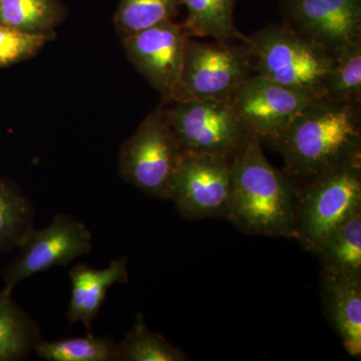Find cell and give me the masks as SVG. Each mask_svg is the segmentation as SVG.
<instances>
[{"mask_svg":"<svg viewBox=\"0 0 361 361\" xmlns=\"http://www.w3.org/2000/svg\"><path fill=\"white\" fill-rule=\"evenodd\" d=\"M253 75L245 42L215 39L201 42L190 37L179 82L169 102L202 99L231 101Z\"/></svg>","mask_w":361,"mask_h":361,"instance_id":"5","label":"cell"},{"mask_svg":"<svg viewBox=\"0 0 361 361\" xmlns=\"http://www.w3.org/2000/svg\"><path fill=\"white\" fill-rule=\"evenodd\" d=\"M118 361H186L189 355L147 326L142 312L122 341L116 343Z\"/></svg>","mask_w":361,"mask_h":361,"instance_id":"20","label":"cell"},{"mask_svg":"<svg viewBox=\"0 0 361 361\" xmlns=\"http://www.w3.org/2000/svg\"><path fill=\"white\" fill-rule=\"evenodd\" d=\"M268 146L295 185L361 161V104L318 97Z\"/></svg>","mask_w":361,"mask_h":361,"instance_id":"1","label":"cell"},{"mask_svg":"<svg viewBox=\"0 0 361 361\" xmlns=\"http://www.w3.org/2000/svg\"><path fill=\"white\" fill-rule=\"evenodd\" d=\"M254 75L323 94L334 56L283 23H270L245 40Z\"/></svg>","mask_w":361,"mask_h":361,"instance_id":"3","label":"cell"},{"mask_svg":"<svg viewBox=\"0 0 361 361\" xmlns=\"http://www.w3.org/2000/svg\"><path fill=\"white\" fill-rule=\"evenodd\" d=\"M230 192L229 159L183 153L171 185L170 200L184 219L225 218Z\"/></svg>","mask_w":361,"mask_h":361,"instance_id":"9","label":"cell"},{"mask_svg":"<svg viewBox=\"0 0 361 361\" xmlns=\"http://www.w3.org/2000/svg\"><path fill=\"white\" fill-rule=\"evenodd\" d=\"M230 172L224 219L245 234L295 239V183L267 160L257 137L233 156Z\"/></svg>","mask_w":361,"mask_h":361,"instance_id":"2","label":"cell"},{"mask_svg":"<svg viewBox=\"0 0 361 361\" xmlns=\"http://www.w3.org/2000/svg\"><path fill=\"white\" fill-rule=\"evenodd\" d=\"M128 260V257L116 259L104 269H96L85 263L71 269V294L66 312L71 325L82 322L92 332V322L99 315L109 289L116 283L129 282Z\"/></svg>","mask_w":361,"mask_h":361,"instance_id":"14","label":"cell"},{"mask_svg":"<svg viewBox=\"0 0 361 361\" xmlns=\"http://www.w3.org/2000/svg\"><path fill=\"white\" fill-rule=\"evenodd\" d=\"M182 6L183 0H120L114 18L116 32L122 37L174 20Z\"/></svg>","mask_w":361,"mask_h":361,"instance_id":"23","label":"cell"},{"mask_svg":"<svg viewBox=\"0 0 361 361\" xmlns=\"http://www.w3.org/2000/svg\"><path fill=\"white\" fill-rule=\"evenodd\" d=\"M235 4L236 0H183L188 14L182 25L190 37L245 42L235 25Z\"/></svg>","mask_w":361,"mask_h":361,"instance_id":"17","label":"cell"},{"mask_svg":"<svg viewBox=\"0 0 361 361\" xmlns=\"http://www.w3.org/2000/svg\"><path fill=\"white\" fill-rule=\"evenodd\" d=\"M282 23L332 56L361 37V0H279Z\"/></svg>","mask_w":361,"mask_h":361,"instance_id":"12","label":"cell"},{"mask_svg":"<svg viewBox=\"0 0 361 361\" xmlns=\"http://www.w3.org/2000/svg\"><path fill=\"white\" fill-rule=\"evenodd\" d=\"M92 235L89 228L68 214H58L47 227L28 232L18 247V254L0 271L7 291L26 278L90 254Z\"/></svg>","mask_w":361,"mask_h":361,"instance_id":"8","label":"cell"},{"mask_svg":"<svg viewBox=\"0 0 361 361\" xmlns=\"http://www.w3.org/2000/svg\"><path fill=\"white\" fill-rule=\"evenodd\" d=\"M54 39L56 32H23L0 25V68L32 58Z\"/></svg>","mask_w":361,"mask_h":361,"instance_id":"24","label":"cell"},{"mask_svg":"<svg viewBox=\"0 0 361 361\" xmlns=\"http://www.w3.org/2000/svg\"><path fill=\"white\" fill-rule=\"evenodd\" d=\"M320 97L323 96L253 75L242 85L231 103L249 134L268 145Z\"/></svg>","mask_w":361,"mask_h":361,"instance_id":"10","label":"cell"},{"mask_svg":"<svg viewBox=\"0 0 361 361\" xmlns=\"http://www.w3.org/2000/svg\"><path fill=\"white\" fill-rule=\"evenodd\" d=\"M189 39L182 23L174 20L122 35L126 56L161 94L163 103L172 99L179 82Z\"/></svg>","mask_w":361,"mask_h":361,"instance_id":"11","label":"cell"},{"mask_svg":"<svg viewBox=\"0 0 361 361\" xmlns=\"http://www.w3.org/2000/svg\"><path fill=\"white\" fill-rule=\"evenodd\" d=\"M66 16L59 0H0V25L23 32H56Z\"/></svg>","mask_w":361,"mask_h":361,"instance_id":"19","label":"cell"},{"mask_svg":"<svg viewBox=\"0 0 361 361\" xmlns=\"http://www.w3.org/2000/svg\"><path fill=\"white\" fill-rule=\"evenodd\" d=\"M35 217V207L20 188L0 175V254L20 246Z\"/></svg>","mask_w":361,"mask_h":361,"instance_id":"18","label":"cell"},{"mask_svg":"<svg viewBox=\"0 0 361 361\" xmlns=\"http://www.w3.org/2000/svg\"><path fill=\"white\" fill-rule=\"evenodd\" d=\"M313 254L325 272L361 276V209L330 231Z\"/></svg>","mask_w":361,"mask_h":361,"instance_id":"15","label":"cell"},{"mask_svg":"<svg viewBox=\"0 0 361 361\" xmlns=\"http://www.w3.org/2000/svg\"><path fill=\"white\" fill-rule=\"evenodd\" d=\"M33 351L47 361H118L116 342L94 336L92 332L54 341L40 339Z\"/></svg>","mask_w":361,"mask_h":361,"instance_id":"22","label":"cell"},{"mask_svg":"<svg viewBox=\"0 0 361 361\" xmlns=\"http://www.w3.org/2000/svg\"><path fill=\"white\" fill-rule=\"evenodd\" d=\"M183 153L159 106L121 147L120 174L145 194L170 200L171 185Z\"/></svg>","mask_w":361,"mask_h":361,"instance_id":"7","label":"cell"},{"mask_svg":"<svg viewBox=\"0 0 361 361\" xmlns=\"http://www.w3.org/2000/svg\"><path fill=\"white\" fill-rule=\"evenodd\" d=\"M11 294L0 290V361L26 360L42 339L39 324Z\"/></svg>","mask_w":361,"mask_h":361,"instance_id":"16","label":"cell"},{"mask_svg":"<svg viewBox=\"0 0 361 361\" xmlns=\"http://www.w3.org/2000/svg\"><path fill=\"white\" fill-rule=\"evenodd\" d=\"M323 310L355 358L361 356V276L334 274L322 270Z\"/></svg>","mask_w":361,"mask_h":361,"instance_id":"13","label":"cell"},{"mask_svg":"<svg viewBox=\"0 0 361 361\" xmlns=\"http://www.w3.org/2000/svg\"><path fill=\"white\" fill-rule=\"evenodd\" d=\"M295 186V240L313 254L330 231L361 209V161Z\"/></svg>","mask_w":361,"mask_h":361,"instance_id":"4","label":"cell"},{"mask_svg":"<svg viewBox=\"0 0 361 361\" xmlns=\"http://www.w3.org/2000/svg\"><path fill=\"white\" fill-rule=\"evenodd\" d=\"M161 111L183 152L231 160L248 139L231 101L202 99L161 104Z\"/></svg>","mask_w":361,"mask_h":361,"instance_id":"6","label":"cell"},{"mask_svg":"<svg viewBox=\"0 0 361 361\" xmlns=\"http://www.w3.org/2000/svg\"><path fill=\"white\" fill-rule=\"evenodd\" d=\"M323 94L342 103L361 104V37L334 56Z\"/></svg>","mask_w":361,"mask_h":361,"instance_id":"21","label":"cell"}]
</instances>
